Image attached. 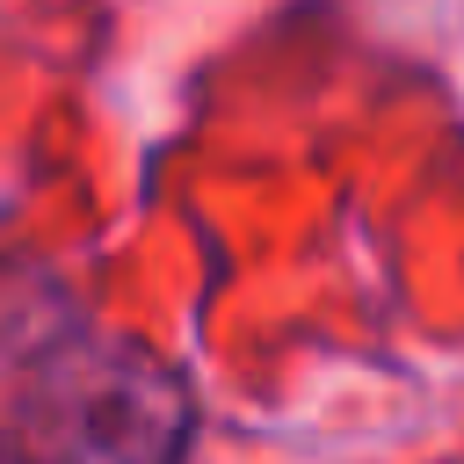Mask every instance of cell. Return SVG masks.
Here are the masks:
<instances>
[{
  "mask_svg": "<svg viewBox=\"0 0 464 464\" xmlns=\"http://www.w3.org/2000/svg\"><path fill=\"white\" fill-rule=\"evenodd\" d=\"M188 392L130 341H72L0 420V464H181Z\"/></svg>",
  "mask_w": 464,
  "mask_h": 464,
  "instance_id": "obj_1",
  "label": "cell"
}]
</instances>
